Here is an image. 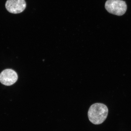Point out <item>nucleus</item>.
Listing matches in <instances>:
<instances>
[{
  "label": "nucleus",
  "mask_w": 131,
  "mask_h": 131,
  "mask_svg": "<svg viewBox=\"0 0 131 131\" xmlns=\"http://www.w3.org/2000/svg\"><path fill=\"white\" fill-rule=\"evenodd\" d=\"M108 112V108L105 105L101 103H95L90 106L88 110V118L92 123L98 125L105 120Z\"/></svg>",
  "instance_id": "obj_1"
},
{
  "label": "nucleus",
  "mask_w": 131,
  "mask_h": 131,
  "mask_svg": "<svg viewBox=\"0 0 131 131\" xmlns=\"http://www.w3.org/2000/svg\"><path fill=\"white\" fill-rule=\"evenodd\" d=\"M105 8L110 14L121 16L126 11L127 5L125 1L121 0H107L105 3Z\"/></svg>",
  "instance_id": "obj_2"
},
{
  "label": "nucleus",
  "mask_w": 131,
  "mask_h": 131,
  "mask_svg": "<svg viewBox=\"0 0 131 131\" xmlns=\"http://www.w3.org/2000/svg\"><path fill=\"white\" fill-rule=\"evenodd\" d=\"M5 6L8 12L14 14L22 13L26 7L25 0H7Z\"/></svg>",
  "instance_id": "obj_3"
},
{
  "label": "nucleus",
  "mask_w": 131,
  "mask_h": 131,
  "mask_svg": "<svg viewBox=\"0 0 131 131\" xmlns=\"http://www.w3.org/2000/svg\"><path fill=\"white\" fill-rule=\"evenodd\" d=\"M18 78L17 73L14 70L6 69L0 74V82L5 85L11 86L16 82Z\"/></svg>",
  "instance_id": "obj_4"
}]
</instances>
